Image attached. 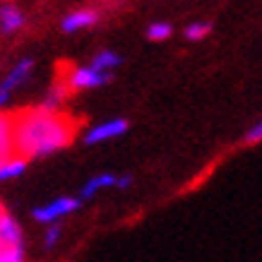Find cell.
I'll return each mask as SVG.
<instances>
[{"instance_id":"obj_1","label":"cell","mask_w":262,"mask_h":262,"mask_svg":"<svg viewBox=\"0 0 262 262\" xmlns=\"http://www.w3.org/2000/svg\"><path fill=\"white\" fill-rule=\"evenodd\" d=\"M12 135H15L17 154H22L27 159L48 157L72 142L75 123L58 111L39 106V108H29L12 116Z\"/></svg>"},{"instance_id":"obj_2","label":"cell","mask_w":262,"mask_h":262,"mask_svg":"<svg viewBox=\"0 0 262 262\" xmlns=\"http://www.w3.org/2000/svg\"><path fill=\"white\" fill-rule=\"evenodd\" d=\"M108 77H111V75L106 70H96L94 65H89V68H75V70H70L65 84L70 89H92V87L106 84Z\"/></svg>"},{"instance_id":"obj_3","label":"cell","mask_w":262,"mask_h":262,"mask_svg":"<svg viewBox=\"0 0 262 262\" xmlns=\"http://www.w3.org/2000/svg\"><path fill=\"white\" fill-rule=\"evenodd\" d=\"M77 207H80V200L60 198V200H53V202L39 207V209H34V219H39V222H56V219H63L65 214L75 212Z\"/></svg>"},{"instance_id":"obj_4","label":"cell","mask_w":262,"mask_h":262,"mask_svg":"<svg viewBox=\"0 0 262 262\" xmlns=\"http://www.w3.org/2000/svg\"><path fill=\"white\" fill-rule=\"evenodd\" d=\"M127 130V120L123 118H113L106 120V123H99L92 130H87L84 135V144H96V142H106V140H113V137L123 135Z\"/></svg>"},{"instance_id":"obj_5","label":"cell","mask_w":262,"mask_h":262,"mask_svg":"<svg viewBox=\"0 0 262 262\" xmlns=\"http://www.w3.org/2000/svg\"><path fill=\"white\" fill-rule=\"evenodd\" d=\"M15 151V135H12V116L0 113V161L8 159Z\"/></svg>"},{"instance_id":"obj_6","label":"cell","mask_w":262,"mask_h":262,"mask_svg":"<svg viewBox=\"0 0 262 262\" xmlns=\"http://www.w3.org/2000/svg\"><path fill=\"white\" fill-rule=\"evenodd\" d=\"M99 19L94 10H77L63 19V32H77V29H84V27H92V24Z\"/></svg>"},{"instance_id":"obj_7","label":"cell","mask_w":262,"mask_h":262,"mask_svg":"<svg viewBox=\"0 0 262 262\" xmlns=\"http://www.w3.org/2000/svg\"><path fill=\"white\" fill-rule=\"evenodd\" d=\"M0 238L5 241V243H10V246L22 243V229H19V224L10 214H5L3 209H0Z\"/></svg>"},{"instance_id":"obj_8","label":"cell","mask_w":262,"mask_h":262,"mask_svg":"<svg viewBox=\"0 0 262 262\" xmlns=\"http://www.w3.org/2000/svg\"><path fill=\"white\" fill-rule=\"evenodd\" d=\"M24 168H27V157H22V154L12 157L10 154L8 159L0 161V181H12V178L24 173Z\"/></svg>"},{"instance_id":"obj_9","label":"cell","mask_w":262,"mask_h":262,"mask_svg":"<svg viewBox=\"0 0 262 262\" xmlns=\"http://www.w3.org/2000/svg\"><path fill=\"white\" fill-rule=\"evenodd\" d=\"M116 183H118V178H116V176H111V173L94 176V178H89V181L84 183V188L80 190V200L94 198V195L101 190V188H111V185H116Z\"/></svg>"},{"instance_id":"obj_10","label":"cell","mask_w":262,"mask_h":262,"mask_svg":"<svg viewBox=\"0 0 262 262\" xmlns=\"http://www.w3.org/2000/svg\"><path fill=\"white\" fill-rule=\"evenodd\" d=\"M24 24V15L17 8H0V32L12 34Z\"/></svg>"},{"instance_id":"obj_11","label":"cell","mask_w":262,"mask_h":262,"mask_svg":"<svg viewBox=\"0 0 262 262\" xmlns=\"http://www.w3.org/2000/svg\"><path fill=\"white\" fill-rule=\"evenodd\" d=\"M29 70H32V60H22L19 65H15V68H12V72L5 77V82H3L0 87H3V89H15L17 84H22V82L27 80Z\"/></svg>"},{"instance_id":"obj_12","label":"cell","mask_w":262,"mask_h":262,"mask_svg":"<svg viewBox=\"0 0 262 262\" xmlns=\"http://www.w3.org/2000/svg\"><path fill=\"white\" fill-rule=\"evenodd\" d=\"M92 65H94L96 70H113L116 65H120V56L118 53H113V51H101L99 56L92 60Z\"/></svg>"},{"instance_id":"obj_13","label":"cell","mask_w":262,"mask_h":262,"mask_svg":"<svg viewBox=\"0 0 262 262\" xmlns=\"http://www.w3.org/2000/svg\"><path fill=\"white\" fill-rule=\"evenodd\" d=\"M209 32H212V24L195 22V24H190V27L185 29V39L188 41H202L205 36H209Z\"/></svg>"},{"instance_id":"obj_14","label":"cell","mask_w":262,"mask_h":262,"mask_svg":"<svg viewBox=\"0 0 262 262\" xmlns=\"http://www.w3.org/2000/svg\"><path fill=\"white\" fill-rule=\"evenodd\" d=\"M171 32H173V27H171V24L154 22L149 29H147V36H149L151 41H164V39H168V36H171Z\"/></svg>"},{"instance_id":"obj_15","label":"cell","mask_w":262,"mask_h":262,"mask_svg":"<svg viewBox=\"0 0 262 262\" xmlns=\"http://www.w3.org/2000/svg\"><path fill=\"white\" fill-rule=\"evenodd\" d=\"M63 96H65V87L60 84V87H56L51 94L46 96V101L41 103V106H46V108H51V111H58V103L63 101Z\"/></svg>"},{"instance_id":"obj_16","label":"cell","mask_w":262,"mask_h":262,"mask_svg":"<svg viewBox=\"0 0 262 262\" xmlns=\"http://www.w3.org/2000/svg\"><path fill=\"white\" fill-rule=\"evenodd\" d=\"M243 140H246V144H257V142H262V118L248 127V133L243 135Z\"/></svg>"},{"instance_id":"obj_17","label":"cell","mask_w":262,"mask_h":262,"mask_svg":"<svg viewBox=\"0 0 262 262\" xmlns=\"http://www.w3.org/2000/svg\"><path fill=\"white\" fill-rule=\"evenodd\" d=\"M58 238H60V226H51V229L46 231V248H53L58 243Z\"/></svg>"},{"instance_id":"obj_18","label":"cell","mask_w":262,"mask_h":262,"mask_svg":"<svg viewBox=\"0 0 262 262\" xmlns=\"http://www.w3.org/2000/svg\"><path fill=\"white\" fill-rule=\"evenodd\" d=\"M130 181H133L130 176H123V178H118V183H116V188H127V185H130Z\"/></svg>"},{"instance_id":"obj_19","label":"cell","mask_w":262,"mask_h":262,"mask_svg":"<svg viewBox=\"0 0 262 262\" xmlns=\"http://www.w3.org/2000/svg\"><path fill=\"white\" fill-rule=\"evenodd\" d=\"M8 99H10V89H3V87H0V106L8 101Z\"/></svg>"}]
</instances>
